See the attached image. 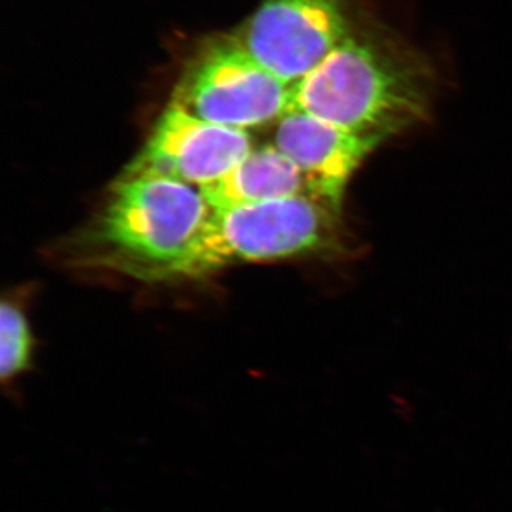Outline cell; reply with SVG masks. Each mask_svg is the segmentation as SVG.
Instances as JSON below:
<instances>
[{
	"label": "cell",
	"instance_id": "obj_1",
	"mask_svg": "<svg viewBox=\"0 0 512 512\" xmlns=\"http://www.w3.org/2000/svg\"><path fill=\"white\" fill-rule=\"evenodd\" d=\"M436 84L420 50L382 23L360 18L319 66L292 84L291 109L380 144L429 119Z\"/></svg>",
	"mask_w": 512,
	"mask_h": 512
},
{
	"label": "cell",
	"instance_id": "obj_2",
	"mask_svg": "<svg viewBox=\"0 0 512 512\" xmlns=\"http://www.w3.org/2000/svg\"><path fill=\"white\" fill-rule=\"evenodd\" d=\"M342 201L299 195L211 210L183 255L160 281L194 279L239 262L345 254Z\"/></svg>",
	"mask_w": 512,
	"mask_h": 512
},
{
	"label": "cell",
	"instance_id": "obj_3",
	"mask_svg": "<svg viewBox=\"0 0 512 512\" xmlns=\"http://www.w3.org/2000/svg\"><path fill=\"white\" fill-rule=\"evenodd\" d=\"M210 212L201 191L190 184L120 177L107 207L83 238L86 264L160 281Z\"/></svg>",
	"mask_w": 512,
	"mask_h": 512
},
{
	"label": "cell",
	"instance_id": "obj_4",
	"mask_svg": "<svg viewBox=\"0 0 512 512\" xmlns=\"http://www.w3.org/2000/svg\"><path fill=\"white\" fill-rule=\"evenodd\" d=\"M292 86L269 73L237 37L208 40L185 67L171 104L218 126H264L291 109Z\"/></svg>",
	"mask_w": 512,
	"mask_h": 512
},
{
	"label": "cell",
	"instance_id": "obj_5",
	"mask_svg": "<svg viewBox=\"0 0 512 512\" xmlns=\"http://www.w3.org/2000/svg\"><path fill=\"white\" fill-rule=\"evenodd\" d=\"M349 0H264L235 35L269 73L301 82L355 29Z\"/></svg>",
	"mask_w": 512,
	"mask_h": 512
},
{
	"label": "cell",
	"instance_id": "obj_6",
	"mask_svg": "<svg viewBox=\"0 0 512 512\" xmlns=\"http://www.w3.org/2000/svg\"><path fill=\"white\" fill-rule=\"evenodd\" d=\"M252 151L245 130L197 119L170 104L121 177H157L190 185L215 183Z\"/></svg>",
	"mask_w": 512,
	"mask_h": 512
},
{
	"label": "cell",
	"instance_id": "obj_7",
	"mask_svg": "<svg viewBox=\"0 0 512 512\" xmlns=\"http://www.w3.org/2000/svg\"><path fill=\"white\" fill-rule=\"evenodd\" d=\"M272 146L303 173L343 194L350 175L379 144L306 111L289 109L276 121Z\"/></svg>",
	"mask_w": 512,
	"mask_h": 512
},
{
	"label": "cell",
	"instance_id": "obj_8",
	"mask_svg": "<svg viewBox=\"0 0 512 512\" xmlns=\"http://www.w3.org/2000/svg\"><path fill=\"white\" fill-rule=\"evenodd\" d=\"M211 210L312 195L342 201L340 192L303 173L274 146L252 150L215 183L200 188Z\"/></svg>",
	"mask_w": 512,
	"mask_h": 512
},
{
	"label": "cell",
	"instance_id": "obj_9",
	"mask_svg": "<svg viewBox=\"0 0 512 512\" xmlns=\"http://www.w3.org/2000/svg\"><path fill=\"white\" fill-rule=\"evenodd\" d=\"M0 376L8 389L32 367L33 336L19 306L5 301L0 308Z\"/></svg>",
	"mask_w": 512,
	"mask_h": 512
}]
</instances>
